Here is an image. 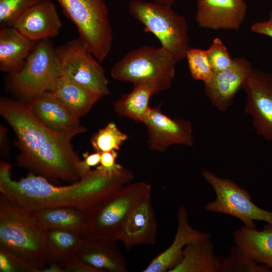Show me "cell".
I'll use <instances>...</instances> for the list:
<instances>
[{
    "label": "cell",
    "instance_id": "obj_1",
    "mask_svg": "<svg viewBox=\"0 0 272 272\" xmlns=\"http://www.w3.org/2000/svg\"><path fill=\"white\" fill-rule=\"evenodd\" d=\"M11 169L10 164L1 162L0 194L26 213L52 208L88 213L134 178L132 172L125 168L112 174L96 168L76 182L58 186L32 172L13 180Z\"/></svg>",
    "mask_w": 272,
    "mask_h": 272
},
{
    "label": "cell",
    "instance_id": "obj_2",
    "mask_svg": "<svg viewBox=\"0 0 272 272\" xmlns=\"http://www.w3.org/2000/svg\"><path fill=\"white\" fill-rule=\"evenodd\" d=\"M0 114L17 137L15 143L20 150L17 166L52 183L59 180L74 183L85 175L82 160L71 143L75 134L44 125L32 113L28 102L1 98Z\"/></svg>",
    "mask_w": 272,
    "mask_h": 272
},
{
    "label": "cell",
    "instance_id": "obj_3",
    "mask_svg": "<svg viewBox=\"0 0 272 272\" xmlns=\"http://www.w3.org/2000/svg\"><path fill=\"white\" fill-rule=\"evenodd\" d=\"M46 233L27 213L0 194V252L38 269L45 266Z\"/></svg>",
    "mask_w": 272,
    "mask_h": 272
},
{
    "label": "cell",
    "instance_id": "obj_4",
    "mask_svg": "<svg viewBox=\"0 0 272 272\" xmlns=\"http://www.w3.org/2000/svg\"><path fill=\"white\" fill-rule=\"evenodd\" d=\"M162 47L145 45L130 51L112 67V77L133 87L147 86L156 92L172 86L176 64Z\"/></svg>",
    "mask_w": 272,
    "mask_h": 272
},
{
    "label": "cell",
    "instance_id": "obj_5",
    "mask_svg": "<svg viewBox=\"0 0 272 272\" xmlns=\"http://www.w3.org/2000/svg\"><path fill=\"white\" fill-rule=\"evenodd\" d=\"M151 191V185L144 182L123 186L87 213L84 237L118 241L130 214Z\"/></svg>",
    "mask_w": 272,
    "mask_h": 272
},
{
    "label": "cell",
    "instance_id": "obj_6",
    "mask_svg": "<svg viewBox=\"0 0 272 272\" xmlns=\"http://www.w3.org/2000/svg\"><path fill=\"white\" fill-rule=\"evenodd\" d=\"M171 7L134 0L129 4V11L143 25L144 31L154 34L161 47L170 53L177 63L185 58L190 48L188 25L185 18Z\"/></svg>",
    "mask_w": 272,
    "mask_h": 272
},
{
    "label": "cell",
    "instance_id": "obj_7",
    "mask_svg": "<svg viewBox=\"0 0 272 272\" xmlns=\"http://www.w3.org/2000/svg\"><path fill=\"white\" fill-rule=\"evenodd\" d=\"M76 25L79 39L100 62L108 55L113 31L104 0H57Z\"/></svg>",
    "mask_w": 272,
    "mask_h": 272
},
{
    "label": "cell",
    "instance_id": "obj_8",
    "mask_svg": "<svg viewBox=\"0 0 272 272\" xmlns=\"http://www.w3.org/2000/svg\"><path fill=\"white\" fill-rule=\"evenodd\" d=\"M59 76L55 49L47 39L38 41L22 67L10 73L8 84L19 94L31 100L49 91Z\"/></svg>",
    "mask_w": 272,
    "mask_h": 272
},
{
    "label": "cell",
    "instance_id": "obj_9",
    "mask_svg": "<svg viewBox=\"0 0 272 272\" xmlns=\"http://www.w3.org/2000/svg\"><path fill=\"white\" fill-rule=\"evenodd\" d=\"M202 175L214 189L216 198L205 206L206 211L228 215L239 219L244 226L256 229V221L272 225V212L259 208L251 200L250 194L233 180L221 178L205 170Z\"/></svg>",
    "mask_w": 272,
    "mask_h": 272
},
{
    "label": "cell",
    "instance_id": "obj_10",
    "mask_svg": "<svg viewBox=\"0 0 272 272\" xmlns=\"http://www.w3.org/2000/svg\"><path fill=\"white\" fill-rule=\"evenodd\" d=\"M55 54L60 76L102 97L109 94L104 69L79 38L57 48Z\"/></svg>",
    "mask_w": 272,
    "mask_h": 272
},
{
    "label": "cell",
    "instance_id": "obj_11",
    "mask_svg": "<svg viewBox=\"0 0 272 272\" xmlns=\"http://www.w3.org/2000/svg\"><path fill=\"white\" fill-rule=\"evenodd\" d=\"M243 90L244 112L251 116L257 133L272 141V74L254 69Z\"/></svg>",
    "mask_w": 272,
    "mask_h": 272
},
{
    "label": "cell",
    "instance_id": "obj_12",
    "mask_svg": "<svg viewBox=\"0 0 272 272\" xmlns=\"http://www.w3.org/2000/svg\"><path fill=\"white\" fill-rule=\"evenodd\" d=\"M161 106L151 107L143 122L147 129L149 148L163 152L173 145L192 146L194 136L191 123L182 118H170L162 112Z\"/></svg>",
    "mask_w": 272,
    "mask_h": 272
},
{
    "label": "cell",
    "instance_id": "obj_13",
    "mask_svg": "<svg viewBox=\"0 0 272 272\" xmlns=\"http://www.w3.org/2000/svg\"><path fill=\"white\" fill-rule=\"evenodd\" d=\"M253 70L246 58L235 57L229 67L213 72L210 80L204 83L205 93L217 110L226 112L233 104L238 92L243 89Z\"/></svg>",
    "mask_w": 272,
    "mask_h": 272
},
{
    "label": "cell",
    "instance_id": "obj_14",
    "mask_svg": "<svg viewBox=\"0 0 272 272\" xmlns=\"http://www.w3.org/2000/svg\"><path fill=\"white\" fill-rule=\"evenodd\" d=\"M247 10L244 0H197L195 20L202 28L237 30Z\"/></svg>",
    "mask_w": 272,
    "mask_h": 272
},
{
    "label": "cell",
    "instance_id": "obj_15",
    "mask_svg": "<svg viewBox=\"0 0 272 272\" xmlns=\"http://www.w3.org/2000/svg\"><path fill=\"white\" fill-rule=\"evenodd\" d=\"M177 216V228L172 243L154 258L143 269V272H169L181 261L186 245L201 239L211 238L209 233L199 231L190 225L185 207H179Z\"/></svg>",
    "mask_w": 272,
    "mask_h": 272
},
{
    "label": "cell",
    "instance_id": "obj_16",
    "mask_svg": "<svg viewBox=\"0 0 272 272\" xmlns=\"http://www.w3.org/2000/svg\"><path fill=\"white\" fill-rule=\"evenodd\" d=\"M36 118L49 128L61 132L78 135L86 129L75 116L50 91H47L28 102Z\"/></svg>",
    "mask_w": 272,
    "mask_h": 272
},
{
    "label": "cell",
    "instance_id": "obj_17",
    "mask_svg": "<svg viewBox=\"0 0 272 272\" xmlns=\"http://www.w3.org/2000/svg\"><path fill=\"white\" fill-rule=\"evenodd\" d=\"M157 237V222L150 194L132 211L118 241L129 251L138 246L155 244Z\"/></svg>",
    "mask_w": 272,
    "mask_h": 272
},
{
    "label": "cell",
    "instance_id": "obj_18",
    "mask_svg": "<svg viewBox=\"0 0 272 272\" xmlns=\"http://www.w3.org/2000/svg\"><path fill=\"white\" fill-rule=\"evenodd\" d=\"M117 240L84 237L75 255L98 272H126V261Z\"/></svg>",
    "mask_w": 272,
    "mask_h": 272
},
{
    "label": "cell",
    "instance_id": "obj_19",
    "mask_svg": "<svg viewBox=\"0 0 272 272\" xmlns=\"http://www.w3.org/2000/svg\"><path fill=\"white\" fill-rule=\"evenodd\" d=\"M13 27L36 42L57 36L62 24L55 6L51 1H47L24 12Z\"/></svg>",
    "mask_w": 272,
    "mask_h": 272
},
{
    "label": "cell",
    "instance_id": "obj_20",
    "mask_svg": "<svg viewBox=\"0 0 272 272\" xmlns=\"http://www.w3.org/2000/svg\"><path fill=\"white\" fill-rule=\"evenodd\" d=\"M36 44L14 27L0 31V69L10 73L19 70Z\"/></svg>",
    "mask_w": 272,
    "mask_h": 272
},
{
    "label": "cell",
    "instance_id": "obj_21",
    "mask_svg": "<svg viewBox=\"0 0 272 272\" xmlns=\"http://www.w3.org/2000/svg\"><path fill=\"white\" fill-rule=\"evenodd\" d=\"M235 245L256 262L272 270V225L267 223L262 230L243 226L233 234Z\"/></svg>",
    "mask_w": 272,
    "mask_h": 272
},
{
    "label": "cell",
    "instance_id": "obj_22",
    "mask_svg": "<svg viewBox=\"0 0 272 272\" xmlns=\"http://www.w3.org/2000/svg\"><path fill=\"white\" fill-rule=\"evenodd\" d=\"M27 214L38 226L44 230H65L84 237L87 220L86 213L71 208H52L42 209Z\"/></svg>",
    "mask_w": 272,
    "mask_h": 272
},
{
    "label": "cell",
    "instance_id": "obj_23",
    "mask_svg": "<svg viewBox=\"0 0 272 272\" xmlns=\"http://www.w3.org/2000/svg\"><path fill=\"white\" fill-rule=\"evenodd\" d=\"M210 239L186 245L181 261L169 272H219L220 256Z\"/></svg>",
    "mask_w": 272,
    "mask_h": 272
},
{
    "label": "cell",
    "instance_id": "obj_24",
    "mask_svg": "<svg viewBox=\"0 0 272 272\" xmlns=\"http://www.w3.org/2000/svg\"><path fill=\"white\" fill-rule=\"evenodd\" d=\"M78 118L87 114L102 97L62 76H59L49 90Z\"/></svg>",
    "mask_w": 272,
    "mask_h": 272
},
{
    "label": "cell",
    "instance_id": "obj_25",
    "mask_svg": "<svg viewBox=\"0 0 272 272\" xmlns=\"http://www.w3.org/2000/svg\"><path fill=\"white\" fill-rule=\"evenodd\" d=\"M45 233L44 256L46 264L60 263L74 255L84 238L78 233L61 229L47 230Z\"/></svg>",
    "mask_w": 272,
    "mask_h": 272
},
{
    "label": "cell",
    "instance_id": "obj_26",
    "mask_svg": "<svg viewBox=\"0 0 272 272\" xmlns=\"http://www.w3.org/2000/svg\"><path fill=\"white\" fill-rule=\"evenodd\" d=\"M156 92L147 86L133 87V90L123 95L114 103L116 112L137 122L143 123L149 112V101Z\"/></svg>",
    "mask_w": 272,
    "mask_h": 272
},
{
    "label": "cell",
    "instance_id": "obj_27",
    "mask_svg": "<svg viewBox=\"0 0 272 272\" xmlns=\"http://www.w3.org/2000/svg\"><path fill=\"white\" fill-rule=\"evenodd\" d=\"M266 265L258 263L236 245L232 247L229 254L220 256L219 272H271Z\"/></svg>",
    "mask_w": 272,
    "mask_h": 272
},
{
    "label": "cell",
    "instance_id": "obj_28",
    "mask_svg": "<svg viewBox=\"0 0 272 272\" xmlns=\"http://www.w3.org/2000/svg\"><path fill=\"white\" fill-rule=\"evenodd\" d=\"M127 139L128 136L111 122L92 136L91 143L95 152L102 153L118 151Z\"/></svg>",
    "mask_w": 272,
    "mask_h": 272
},
{
    "label": "cell",
    "instance_id": "obj_29",
    "mask_svg": "<svg viewBox=\"0 0 272 272\" xmlns=\"http://www.w3.org/2000/svg\"><path fill=\"white\" fill-rule=\"evenodd\" d=\"M50 0H0L1 28L12 27L17 19L30 8Z\"/></svg>",
    "mask_w": 272,
    "mask_h": 272
},
{
    "label": "cell",
    "instance_id": "obj_30",
    "mask_svg": "<svg viewBox=\"0 0 272 272\" xmlns=\"http://www.w3.org/2000/svg\"><path fill=\"white\" fill-rule=\"evenodd\" d=\"M188 69L192 78L195 80L208 82L213 71L209 61L206 50L189 48L186 54Z\"/></svg>",
    "mask_w": 272,
    "mask_h": 272
},
{
    "label": "cell",
    "instance_id": "obj_31",
    "mask_svg": "<svg viewBox=\"0 0 272 272\" xmlns=\"http://www.w3.org/2000/svg\"><path fill=\"white\" fill-rule=\"evenodd\" d=\"M206 54L213 72L222 71L233 63L232 58L222 40L215 38L211 46L206 50Z\"/></svg>",
    "mask_w": 272,
    "mask_h": 272
},
{
    "label": "cell",
    "instance_id": "obj_32",
    "mask_svg": "<svg viewBox=\"0 0 272 272\" xmlns=\"http://www.w3.org/2000/svg\"><path fill=\"white\" fill-rule=\"evenodd\" d=\"M1 272H38V269L26 262L0 252Z\"/></svg>",
    "mask_w": 272,
    "mask_h": 272
},
{
    "label": "cell",
    "instance_id": "obj_33",
    "mask_svg": "<svg viewBox=\"0 0 272 272\" xmlns=\"http://www.w3.org/2000/svg\"><path fill=\"white\" fill-rule=\"evenodd\" d=\"M118 154L116 151L105 152L101 154L100 165L97 168L108 174H115L124 168L116 163Z\"/></svg>",
    "mask_w": 272,
    "mask_h": 272
},
{
    "label": "cell",
    "instance_id": "obj_34",
    "mask_svg": "<svg viewBox=\"0 0 272 272\" xmlns=\"http://www.w3.org/2000/svg\"><path fill=\"white\" fill-rule=\"evenodd\" d=\"M59 263L64 272H98L95 269L82 261L75 254Z\"/></svg>",
    "mask_w": 272,
    "mask_h": 272
},
{
    "label": "cell",
    "instance_id": "obj_35",
    "mask_svg": "<svg viewBox=\"0 0 272 272\" xmlns=\"http://www.w3.org/2000/svg\"><path fill=\"white\" fill-rule=\"evenodd\" d=\"M101 154L96 152L91 154H89L88 152L83 154L84 159L82 160L81 165L85 174L91 170V167L100 164Z\"/></svg>",
    "mask_w": 272,
    "mask_h": 272
},
{
    "label": "cell",
    "instance_id": "obj_36",
    "mask_svg": "<svg viewBox=\"0 0 272 272\" xmlns=\"http://www.w3.org/2000/svg\"><path fill=\"white\" fill-rule=\"evenodd\" d=\"M250 30L254 33L272 38V20L256 22L251 25Z\"/></svg>",
    "mask_w": 272,
    "mask_h": 272
},
{
    "label": "cell",
    "instance_id": "obj_37",
    "mask_svg": "<svg viewBox=\"0 0 272 272\" xmlns=\"http://www.w3.org/2000/svg\"><path fill=\"white\" fill-rule=\"evenodd\" d=\"M0 137H1V154L5 158L8 156L9 147L7 135V129L3 125H1L0 128Z\"/></svg>",
    "mask_w": 272,
    "mask_h": 272
},
{
    "label": "cell",
    "instance_id": "obj_38",
    "mask_svg": "<svg viewBox=\"0 0 272 272\" xmlns=\"http://www.w3.org/2000/svg\"><path fill=\"white\" fill-rule=\"evenodd\" d=\"M41 272H64V270L59 263L50 262L47 263Z\"/></svg>",
    "mask_w": 272,
    "mask_h": 272
},
{
    "label": "cell",
    "instance_id": "obj_39",
    "mask_svg": "<svg viewBox=\"0 0 272 272\" xmlns=\"http://www.w3.org/2000/svg\"><path fill=\"white\" fill-rule=\"evenodd\" d=\"M154 2L166 6H171L176 0H153Z\"/></svg>",
    "mask_w": 272,
    "mask_h": 272
},
{
    "label": "cell",
    "instance_id": "obj_40",
    "mask_svg": "<svg viewBox=\"0 0 272 272\" xmlns=\"http://www.w3.org/2000/svg\"><path fill=\"white\" fill-rule=\"evenodd\" d=\"M272 20V7L269 12V19Z\"/></svg>",
    "mask_w": 272,
    "mask_h": 272
}]
</instances>
